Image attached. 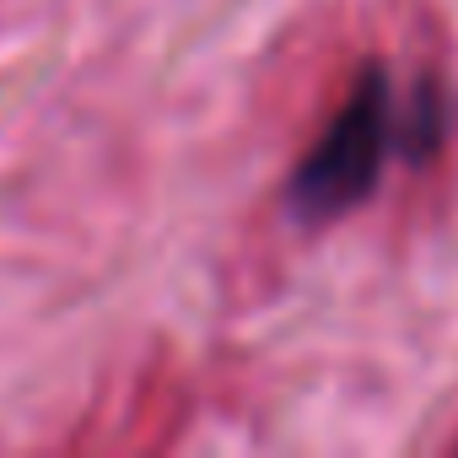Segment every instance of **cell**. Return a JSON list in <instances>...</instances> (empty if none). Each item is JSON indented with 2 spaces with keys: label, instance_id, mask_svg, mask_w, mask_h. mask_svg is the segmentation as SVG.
<instances>
[{
  "label": "cell",
  "instance_id": "1",
  "mask_svg": "<svg viewBox=\"0 0 458 458\" xmlns=\"http://www.w3.org/2000/svg\"><path fill=\"white\" fill-rule=\"evenodd\" d=\"M388 135H394V98H388V81L377 71H367L351 87V98L340 103V114L329 119V130L302 157V167L292 178L297 210L313 221L351 210L377 183L383 157H388Z\"/></svg>",
  "mask_w": 458,
  "mask_h": 458
}]
</instances>
